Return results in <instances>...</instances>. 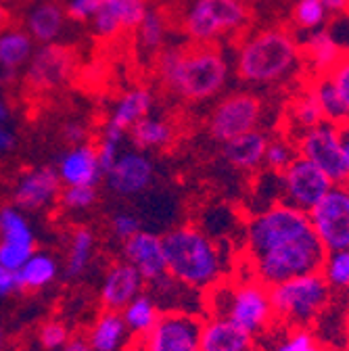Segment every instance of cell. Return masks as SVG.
Returning a JSON list of instances; mask_svg holds the SVG:
<instances>
[{"instance_id": "cell-1", "label": "cell", "mask_w": 349, "mask_h": 351, "mask_svg": "<svg viewBox=\"0 0 349 351\" xmlns=\"http://www.w3.org/2000/svg\"><path fill=\"white\" fill-rule=\"evenodd\" d=\"M326 251L320 245L308 211L274 203L253 213L245 232L249 276L274 287L293 276L320 272Z\"/></svg>"}, {"instance_id": "cell-2", "label": "cell", "mask_w": 349, "mask_h": 351, "mask_svg": "<svg viewBox=\"0 0 349 351\" xmlns=\"http://www.w3.org/2000/svg\"><path fill=\"white\" fill-rule=\"evenodd\" d=\"M155 67L165 90L186 103L215 99L230 80V61L220 44L165 47Z\"/></svg>"}, {"instance_id": "cell-3", "label": "cell", "mask_w": 349, "mask_h": 351, "mask_svg": "<svg viewBox=\"0 0 349 351\" xmlns=\"http://www.w3.org/2000/svg\"><path fill=\"white\" fill-rule=\"evenodd\" d=\"M303 63L297 34L270 25L245 34L234 44V73L251 86H270L299 75Z\"/></svg>"}, {"instance_id": "cell-4", "label": "cell", "mask_w": 349, "mask_h": 351, "mask_svg": "<svg viewBox=\"0 0 349 351\" xmlns=\"http://www.w3.org/2000/svg\"><path fill=\"white\" fill-rule=\"evenodd\" d=\"M167 274L180 285L207 293L226 280L228 259L207 232L197 226L182 224L163 234Z\"/></svg>"}, {"instance_id": "cell-5", "label": "cell", "mask_w": 349, "mask_h": 351, "mask_svg": "<svg viewBox=\"0 0 349 351\" xmlns=\"http://www.w3.org/2000/svg\"><path fill=\"white\" fill-rule=\"evenodd\" d=\"M205 310L207 316L226 318L255 339L276 324L270 287L261 285L249 274L237 280H224L207 291Z\"/></svg>"}, {"instance_id": "cell-6", "label": "cell", "mask_w": 349, "mask_h": 351, "mask_svg": "<svg viewBox=\"0 0 349 351\" xmlns=\"http://www.w3.org/2000/svg\"><path fill=\"white\" fill-rule=\"evenodd\" d=\"M274 318L285 328H310L333 301V293L320 272L293 276L270 287Z\"/></svg>"}, {"instance_id": "cell-7", "label": "cell", "mask_w": 349, "mask_h": 351, "mask_svg": "<svg viewBox=\"0 0 349 351\" xmlns=\"http://www.w3.org/2000/svg\"><path fill=\"white\" fill-rule=\"evenodd\" d=\"M251 17L247 0H193L182 17V32L193 44H217L245 34Z\"/></svg>"}, {"instance_id": "cell-8", "label": "cell", "mask_w": 349, "mask_h": 351, "mask_svg": "<svg viewBox=\"0 0 349 351\" xmlns=\"http://www.w3.org/2000/svg\"><path fill=\"white\" fill-rule=\"evenodd\" d=\"M264 113V103L255 93L237 90L222 97L207 117V134L215 143H230L257 130Z\"/></svg>"}, {"instance_id": "cell-9", "label": "cell", "mask_w": 349, "mask_h": 351, "mask_svg": "<svg viewBox=\"0 0 349 351\" xmlns=\"http://www.w3.org/2000/svg\"><path fill=\"white\" fill-rule=\"evenodd\" d=\"M295 147H297V155L312 161L316 167H320L333 180V184L349 182L343 138H341V125L322 121L310 130L301 132V134H297Z\"/></svg>"}, {"instance_id": "cell-10", "label": "cell", "mask_w": 349, "mask_h": 351, "mask_svg": "<svg viewBox=\"0 0 349 351\" xmlns=\"http://www.w3.org/2000/svg\"><path fill=\"white\" fill-rule=\"evenodd\" d=\"M308 215L324 251L349 249V182L333 184Z\"/></svg>"}, {"instance_id": "cell-11", "label": "cell", "mask_w": 349, "mask_h": 351, "mask_svg": "<svg viewBox=\"0 0 349 351\" xmlns=\"http://www.w3.org/2000/svg\"><path fill=\"white\" fill-rule=\"evenodd\" d=\"M75 63V53L65 44H42L23 69V84L36 93H53L71 80Z\"/></svg>"}, {"instance_id": "cell-12", "label": "cell", "mask_w": 349, "mask_h": 351, "mask_svg": "<svg viewBox=\"0 0 349 351\" xmlns=\"http://www.w3.org/2000/svg\"><path fill=\"white\" fill-rule=\"evenodd\" d=\"M278 178H280V201L308 213L333 189V180L328 176L303 157L293 159V163L278 173Z\"/></svg>"}, {"instance_id": "cell-13", "label": "cell", "mask_w": 349, "mask_h": 351, "mask_svg": "<svg viewBox=\"0 0 349 351\" xmlns=\"http://www.w3.org/2000/svg\"><path fill=\"white\" fill-rule=\"evenodd\" d=\"M201 318L186 312H163L151 332L139 339L136 351H201Z\"/></svg>"}, {"instance_id": "cell-14", "label": "cell", "mask_w": 349, "mask_h": 351, "mask_svg": "<svg viewBox=\"0 0 349 351\" xmlns=\"http://www.w3.org/2000/svg\"><path fill=\"white\" fill-rule=\"evenodd\" d=\"M36 232L25 211L13 203L0 205V266L17 272L38 251Z\"/></svg>"}, {"instance_id": "cell-15", "label": "cell", "mask_w": 349, "mask_h": 351, "mask_svg": "<svg viewBox=\"0 0 349 351\" xmlns=\"http://www.w3.org/2000/svg\"><path fill=\"white\" fill-rule=\"evenodd\" d=\"M63 182L55 165H34L23 171L13 182L11 203L25 213H38L59 203Z\"/></svg>"}, {"instance_id": "cell-16", "label": "cell", "mask_w": 349, "mask_h": 351, "mask_svg": "<svg viewBox=\"0 0 349 351\" xmlns=\"http://www.w3.org/2000/svg\"><path fill=\"white\" fill-rule=\"evenodd\" d=\"M103 182L117 197L143 195L155 182V163L143 151H121L111 169L105 173Z\"/></svg>"}, {"instance_id": "cell-17", "label": "cell", "mask_w": 349, "mask_h": 351, "mask_svg": "<svg viewBox=\"0 0 349 351\" xmlns=\"http://www.w3.org/2000/svg\"><path fill=\"white\" fill-rule=\"evenodd\" d=\"M145 278L132 263H128L125 259L111 261L103 272L99 287V301L103 310L121 312L130 301L145 291Z\"/></svg>"}, {"instance_id": "cell-18", "label": "cell", "mask_w": 349, "mask_h": 351, "mask_svg": "<svg viewBox=\"0 0 349 351\" xmlns=\"http://www.w3.org/2000/svg\"><path fill=\"white\" fill-rule=\"evenodd\" d=\"M121 259L132 263L147 285H155L167 276L163 237L151 230H141L130 241L121 243Z\"/></svg>"}, {"instance_id": "cell-19", "label": "cell", "mask_w": 349, "mask_h": 351, "mask_svg": "<svg viewBox=\"0 0 349 351\" xmlns=\"http://www.w3.org/2000/svg\"><path fill=\"white\" fill-rule=\"evenodd\" d=\"M55 167L63 186H97L105 178L95 143L65 147L59 153Z\"/></svg>"}, {"instance_id": "cell-20", "label": "cell", "mask_w": 349, "mask_h": 351, "mask_svg": "<svg viewBox=\"0 0 349 351\" xmlns=\"http://www.w3.org/2000/svg\"><path fill=\"white\" fill-rule=\"evenodd\" d=\"M149 11L147 0H103L91 21L93 34L101 40H113L121 32L136 29Z\"/></svg>"}, {"instance_id": "cell-21", "label": "cell", "mask_w": 349, "mask_h": 351, "mask_svg": "<svg viewBox=\"0 0 349 351\" xmlns=\"http://www.w3.org/2000/svg\"><path fill=\"white\" fill-rule=\"evenodd\" d=\"M65 5L59 0H34L23 15V29L32 36L36 47L59 42L67 27Z\"/></svg>"}, {"instance_id": "cell-22", "label": "cell", "mask_w": 349, "mask_h": 351, "mask_svg": "<svg viewBox=\"0 0 349 351\" xmlns=\"http://www.w3.org/2000/svg\"><path fill=\"white\" fill-rule=\"evenodd\" d=\"M201 351H259L257 339L220 316H205L199 332Z\"/></svg>"}, {"instance_id": "cell-23", "label": "cell", "mask_w": 349, "mask_h": 351, "mask_svg": "<svg viewBox=\"0 0 349 351\" xmlns=\"http://www.w3.org/2000/svg\"><path fill=\"white\" fill-rule=\"evenodd\" d=\"M36 51V42L23 27H9L0 34V88L11 86L25 69Z\"/></svg>"}, {"instance_id": "cell-24", "label": "cell", "mask_w": 349, "mask_h": 351, "mask_svg": "<svg viewBox=\"0 0 349 351\" xmlns=\"http://www.w3.org/2000/svg\"><path fill=\"white\" fill-rule=\"evenodd\" d=\"M297 40H299V47H301L303 63H305V67L310 69L312 75L330 73V69L343 57L341 49L335 44V40L330 38L326 27L314 29V32H305V34H297Z\"/></svg>"}, {"instance_id": "cell-25", "label": "cell", "mask_w": 349, "mask_h": 351, "mask_svg": "<svg viewBox=\"0 0 349 351\" xmlns=\"http://www.w3.org/2000/svg\"><path fill=\"white\" fill-rule=\"evenodd\" d=\"M155 107V95L151 88L147 86H136L125 90L113 105L109 117H107V125H113L121 132L132 130V125H136L141 119L149 117L151 111Z\"/></svg>"}, {"instance_id": "cell-26", "label": "cell", "mask_w": 349, "mask_h": 351, "mask_svg": "<svg viewBox=\"0 0 349 351\" xmlns=\"http://www.w3.org/2000/svg\"><path fill=\"white\" fill-rule=\"evenodd\" d=\"M270 138L261 130H253L222 145V159L239 171H255L264 165Z\"/></svg>"}, {"instance_id": "cell-27", "label": "cell", "mask_w": 349, "mask_h": 351, "mask_svg": "<svg viewBox=\"0 0 349 351\" xmlns=\"http://www.w3.org/2000/svg\"><path fill=\"white\" fill-rule=\"evenodd\" d=\"M130 330L123 322L121 312L103 310L86 332V341L95 351H121L130 341Z\"/></svg>"}, {"instance_id": "cell-28", "label": "cell", "mask_w": 349, "mask_h": 351, "mask_svg": "<svg viewBox=\"0 0 349 351\" xmlns=\"http://www.w3.org/2000/svg\"><path fill=\"white\" fill-rule=\"evenodd\" d=\"M61 274L59 259L49 251H36L17 270V285L21 293H36L49 289Z\"/></svg>"}, {"instance_id": "cell-29", "label": "cell", "mask_w": 349, "mask_h": 351, "mask_svg": "<svg viewBox=\"0 0 349 351\" xmlns=\"http://www.w3.org/2000/svg\"><path fill=\"white\" fill-rule=\"evenodd\" d=\"M97 249L95 230L88 226H77L71 230L67 241V257H65V278L75 280L88 272Z\"/></svg>"}, {"instance_id": "cell-30", "label": "cell", "mask_w": 349, "mask_h": 351, "mask_svg": "<svg viewBox=\"0 0 349 351\" xmlns=\"http://www.w3.org/2000/svg\"><path fill=\"white\" fill-rule=\"evenodd\" d=\"M128 138L136 151H161L173 143L176 130H173V125L167 119L149 115L141 119L136 125H132V130L128 132Z\"/></svg>"}, {"instance_id": "cell-31", "label": "cell", "mask_w": 349, "mask_h": 351, "mask_svg": "<svg viewBox=\"0 0 349 351\" xmlns=\"http://www.w3.org/2000/svg\"><path fill=\"white\" fill-rule=\"evenodd\" d=\"M161 314H163L161 307L157 305L155 297L149 291H143L139 297H134L121 310V316H123V322H125L130 335L136 339L151 332L153 326L159 322Z\"/></svg>"}, {"instance_id": "cell-32", "label": "cell", "mask_w": 349, "mask_h": 351, "mask_svg": "<svg viewBox=\"0 0 349 351\" xmlns=\"http://www.w3.org/2000/svg\"><path fill=\"white\" fill-rule=\"evenodd\" d=\"M324 121V115L320 111V105L316 101V95L312 90V84L305 82V86L301 88V93L297 95V99L291 103L289 107V123L291 130L295 132V136L301 134V132L310 130L318 123Z\"/></svg>"}, {"instance_id": "cell-33", "label": "cell", "mask_w": 349, "mask_h": 351, "mask_svg": "<svg viewBox=\"0 0 349 351\" xmlns=\"http://www.w3.org/2000/svg\"><path fill=\"white\" fill-rule=\"evenodd\" d=\"M310 84H312V90L316 95V101L320 105V111L324 115V121L343 125L349 121V113L337 93L335 84L330 82L328 73L326 75H310Z\"/></svg>"}, {"instance_id": "cell-34", "label": "cell", "mask_w": 349, "mask_h": 351, "mask_svg": "<svg viewBox=\"0 0 349 351\" xmlns=\"http://www.w3.org/2000/svg\"><path fill=\"white\" fill-rule=\"evenodd\" d=\"M320 274L326 280L335 299H349V249L326 251Z\"/></svg>"}, {"instance_id": "cell-35", "label": "cell", "mask_w": 349, "mask_h": 351, "mask_svg": "<svg viewBox=\"0 0 349 351\" xmlns=\"http://www.w3.org/2000/svg\"><path fill=\"white\" fill-rule=\"evenodd\" d=\"M136 32V44L143 53L149 55H159L165 49V38H167V19L159 9L147 11L145 19L141 25L134 29Z\"/></svg>"}, {"instance_id": "cell-36", "label": "cell", "mask_w": 349, "mask_h": 351, "mask_svg": "<svg viewBox=\"0 0 349 351\" xmlns=\"http://www.w3.org/2000/svg\"><path fill=\"white\" fill-rule=\"evenodd\" d=\"M328 13L320 0H295L291 9V21L299 34L322 29L328 23Z\"/></svg>"}, {"instance_id": "cell-37", "label": "cell", "mask_w": 349, "mask_h": 351, "mask_svg": "<svg viewBox=\"0 0 349 351\" xmlns=\"http://www.w3.org/2000/svg\"><path fill=\"white\" fill-rule=\"evenodd\" d=\"M128 138L125 132L113 128V125H103L101 130V138L97 143V155H99V165L103 169V173H107L111 169V165L115 163V159L119 157V153L123 151L121 145Z\"/></svg>"}, {"instance_id": "cell-38", "label": "cell", "mask_w": 349, "mask_h": 351, "mask_svg": "<svg viewBox=\"0 0 349 351\" xmlns=\"http://www.w3.org/2000/svg\"><path fill=\"white\" fill-rule=\"evenodd\" d=\"M272 351H324V347L310 328H285Z\"/></svg>"}, {"instance_id": "cell-39", "label": "cell", "mask_w": 349, "mask_h": 351, "mask_svg": "<svg viewBox=\"0 0 349 351\" xmlns=\"http://www.w3.org/2000/svg\"><path fill=\"white\" fill-rule=\"evenodd\" d=\"M73 335H71L67 322L57 320V318L45 320L38 326V332H36V339H38V345L42 347V351H59L67 345V341Z\"/></svg>"}, {"instance_id": "cell-40", "label": "cell", "mask_w": 349, "mask_h": 351, "mask_svg": "<svg viewBox=\"0 0 349 351\" xmlns=\"http://www.w3.org/2000/svg\"><path fill=\"white\" fill-rule=\"evenodd\" d=\"M297 147H295V141H291L289 136H282V138H272L268 143V149H266V159H264V165L266 169L270 171H276L280 173L282 169H287L293 159H297Z\"/></svg>"}, {"instance_id": "cell-41", "label": "cell", "mask_w": 349, "mask_h": 351, "mask_svg": "<svg viewBox=\"0 0 349 351\" xmlns=\"http://www.w3.org/2000/svg\"><path fill=\"white\" fill-rule=\"evenodd\" d=\"M97 199H99L97 186H63L59 205L71 213H82V211H88L91 207H95Z\"/></svg>"}, {"instance_id": "cell-42", "label": "cell", "mask_w": 349, "mask_h": 351, "mask_svg": "<svg viewBox=\"0 0 349 351\" xmlns=\"http://www.w3.org/2000/svg\"><path fill=\"white\" fill-rule=\"evenodd\" d=\"M143 230L141 226V219L136 213L132 211H115L111 217H109V234L119 241V243H125L130 241L134 234H139Z\"/></svg>"}, {"instance_id": "cell-43", "label": "cell", "mask_w": 349, "mask_h": 351, "mask_svg": "<svg viewBox=\"0 0 349 351\" xmlns=\"http://www.w3.org/2000/svg\"><path fill=\"white\" fill-rule=\"evenodd\" d=\"M103 0H67L65 3V13L69 21L75 23H91L97 11L101 9Z\"/></svg>"}, {"instance_id": "cell-44", "label": "cell", "mask_w": 349, "mask_h": 351, "mask_svg": "<svg viewBox=\"0 0 349 351\" xmlns=\"http://www.w3.org/2000/svg\"><path fill=\"white\" fill-rule=\"evenodd\" d=\"M328 77L335 84L337 93H339V97H341V101H343V105H345V109L349 113V53H345L339 59V63L330 69Z\"/></svg>"}, {"instance_id": "cell-45", "label": "cell", "mask_w": 349, "mask_h": 351, "mask_svg": "<svg viewBox=\"0 0 349 351\" xmlns=\"http://www.w3.org/2000/svg\"><path fill=\"white\" fill-rule=\"evenodd\" d=\"M88 138H91V130L82 119H67L61 125V141L67 147H77L84 143H91Z\"/></svg>"}, {"instance_id": "cell-46", "label": "cell", "mask_w": 349, "mask_h": 351, "mask_svg": "<svg viewBox=\"0 0 349 351\" xmlns=\"http://www.w3.org/2000/svg\"><path fill=\"white\" fill-rule=\"evenodd\" d=\"M326 32L335 40V44L341 49V53H349V13L335 15L326 23Z\"/></svg>"}, {"instance_id": "cell-47", "label": "cell", "mask_w": 349, "mask_h": 351, "mask_svg": "<svg viewBox=\"0 0 349 351\" xmlns=\"http://www.w3.org/2000/svg\"><path fill=\"white\" fill-rule=\"evenodd\" d=\"M19 293V285H17V272L0 266V301L9 299L11 295Z\"/></svg>"}, {"instance_id": "cell-48", "label": "cell", "mask_w": 349, "mask_h": 351, "mask_svg": "<svg viewBox=\"0 0 349 351\" xmlns=\"http://www.w3.org/2000/svg\"><path fill=\"white\" fill-rule=\"evenodd\" d=\"M17 147V134L9 128V123H0V157L13 153Z\"/></svg>"}, {"instance_id": "cell-49", "label": "cell", "mask_w": 349, "mask_h": 351, "mask_svg": "<svg viewBox=\"0 0 349 351\" xmlns=\"http://www.w3.org/2000/svg\"><path fill=\"white\" fill-rule=\"evenodd\" d=\"M330 17L349 13V0H320Z\"/></svg>"}, {"instance_id": "cell-50", "label": "cell", "mask_w": 349, "mask_h": 351, "mask_svg": "<svg viewBox=\"0 0 349 351\" xmlns=\"http://www.w3.org/2000/svg\"><path fill=\"white\" fill-rule=\"evenodd\" d=\"M59 351H95V349L91 347L88 341H86V337H71L67 341V345Z\"/></svg>"}, {"instance_id": "cell-51", "label": "cell", "mask_w": 349, "mask_h": 351, "mask_svg": "<svg viewBox=\"0 0 349 351\" xmlns=\"http://www.w3.org/2000/svg\"><path fill=\"white\" fill-rule=\"evenodd\" d=\"M341 138H343V151L347 161V178H349V121L341 125Z\"/></svg>"}, {"instance_id": "cell-52", "label": "cell", "mask_w": 349, "mask_h": 351, "mask_svg": "<svg viewBox=\"0 0 349 351\" xmlns=\"http://www.w3.org/2000/svg\"><path fill=\"white\" fill-rule=\"evenodd\" d=\"M9 119H11V107L0 97V123H9Z\"/></svg>"}, {"instance_id": "cell-53", "label": "cell", "mask_w": 349, "mask_h": 351, "mask_svg": "<svg viewBox=\"0 0 349 351\" xmlns=\"http://www.w3.org/2000/svg\"><path fill=\"white\" fill-rule=\"evenodd\" d=\"M9 23H11V15L3 5H0V34H3L5 29H9Z\"/></svg>"}, {"instance_id": "cell-54", "label": "cell", "mask_w": 349, "mask_h": 351, "mask_svg": "<svg viewBox=\"0 0 349 351\" xmlns=\"http://www.w3.org/2000/svg\"><path fill=\"white\" fill-rule=\"evenodd\" d=\"M5 349H7V330L0 324V351H5Z\"/></svg>"}, {"instance_id": "cell-55", "label": "cell", "mask_w": 349, "mask_h": 351, "mask_svg": "<svg viewBox=\"0 0 349 351\" xmlns=\"http://www.w3.org/2000/svg\"><path fill=\"white\" fill-rule=\"evenodd\" d=\"M247 3H259V0H247Z\"/></svg>"}]
</instances>
